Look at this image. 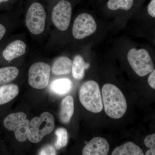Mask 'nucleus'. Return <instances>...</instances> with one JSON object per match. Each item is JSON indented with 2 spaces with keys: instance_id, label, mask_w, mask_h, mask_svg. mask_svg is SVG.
<instances>
[{
  "instance_id": "f257e3e1",
  "label": "nucleus",
  "mask_w": 155,
  "mask_h": 155,
  "mask_svg": "<svg viewBox=\"0 0 155 155\" xmlns=\"http://www.w3.org/2000/svg\"><path fill=\"white\" fill-rule=\"evenodd\" d=\"M104 110L107 116L114 119H119L127 111L126 99L122 91L115 85L106 84L102 89Z\"/></svg>"
},
{
  "instance_id": "f03ea898",
  "label": "nucleus",
  "mask_w": 155,
  "mask_h": 155,
  "mask_svg": "<svg viewBox=\"0 0 155 155\" xmlns=\"http://www.w3.org/2000/svg\"><path fill=\"white\" fill-rule=\"evenodd\" d=\"M79 97L82 105L90 112L99 113L102 110L103 104L99 86L94 81H88L81 85Z\"/></svg>"
},
{
  "instance_id": "7ed1b4c3",
  "label": "nucleus",
  "mask_w": 155,
  "mask_h": 155,
  "mask_svg": "<svg viewBox=\"0 0 155 155\" xmlns=\"http://www.w3.org/2000/svg\"><path fill=\"white\" fill-rule=\"evenodd\" d=\"M30 126L28 139L31 142L38 143L54 130V119L51 114L48 112H44L39 117H35L31 119Z\"/></svg>"
},
{
  "instance_id": "20e7f679",
  "label": "nucleus",
  "mask_w": 155,
  "mask_h": 155,
  "mask_svg": "<svg viewBox=\"0 0 155 155\" xmlns=\"http://www.w3.org/2000/svg\"><path fill=\"white\" fill-rule=\"evenodd\" d=\"M127 61L134 72L139 76L143 77L150 73L154 68L150 56L147 50L135 48L129 50Z\"/></svg>"
},
{
  "instance_id": "39448f33",
  "label": "nucleus",
  "mask_w": 155,
  "mask_h": 155,
  "mask_svg": "<svg viewBox=\"0 0 155 155\" xmlns=\"http://www.w3.org/2000/svg\"><path fill=\"white\" fill-rule=\"evenodd\" d=\"M26 118L25 113L19 112L10 114L4 121L5 127L8 130L14 131L16 138L21 142L28 139L30 122Z\"/></svg>"
},
{
  "instance_id": "423d86ee",
  "label": "nucleus",
  "mask_w": 155,
  "mask_h": 155,
  "mask_svg": "<svg viewBox=\"0 0 155 155\" xmlns=\"http://www.w3.org/2000/svg\"><path fill=\"white\" fill-rule=\"evenodd\" d=\"M46 14L44 7L40 3H34L28 8L25 24L30 32L38 35L44 31Z\"/></svg>"
},
{
  "instance_id": "0eeeda50",
  "label": "nucleus",
  "mask_w": 155,
  "mask_h": 155,
  "mask_svg": "<svg viewBox=\"0 0 155 155\" xmlns=\"http://www.w3.org/2000/svg\"><path fill=\"white\" fill-rule=\"evenodd\" d=\"M51 67L44 62H37L31 66L28 72V81L33 88L41 89L49 82Z\"/></svg>"
},
{
  "instance_id": "6e6552de",
  "label": "nucleus",
  "mask_w": 155,
  "mask_h": 155,
  "mask_svg": "<svg viewBox=\"0 0 155 155\" xmlns=\"http://www.w3.org/2000/svg\"><path fill=\"white\" fill-rule=\"evenodd\" d=\"M72 8L67 0H61L54 7L51 19L55 26L59 30L64 31L69 27L72 17Z\"/></svg>"
},
{
  "instance_id": "1a4fd4ad",
  "label": "nucleus",
  "mask_w": 155,
  "mask_h": 155,
  "mask_svg": "<svg viewBox=\"0 0 155 155\" xmlns=\"http://www.w3.org/2000/svg\"><path fill=\"white\" fill-rule=\"evenodd\" d=\"M97 25L90 14L83 13L78 15L74 21L72 35L77 39H82L91 35L97 30Z\"/></svg>"
},
{
  "instance_id": "9d476101",
  "label": "nucleus",
  "mask_w": 155,
  "mask_h": 155,
  "mask_svg": "<svg viewBox=\"0 0 155 155\" xmlns=\"http://www.w3.org/2000/svg\"><path fill=\"white\" fill-rule=\"evenodd\" d=\"M110 150V145L105 139L95 137L84 147L83 155H107Z\"/></svg>"
},
{
  "instance_id": "9b49d317",
  "label": "nucleus",
  "mask_w": 155,
  "mask_h": 155,
  "mask_svg": "<svg viewBox=\"0 0 155 155\" xmlns=\"http://www.w3.org/2000/svg\"><path fill=\"white\" fill-rule=\"evenodd\" d=\"M26 45L21 40H17L9 44L3 51V57L10 61L24 54L26 51Z\"/></svg>"
},
{
  "instance_id": "f8f14e48",
  "label": "nucleus",
  "mask_w": 155,
  "mask_h": 155,
  "mask_svg": "<svg viewBox=\"0 0 155 155\" xmlns=\"http://www.w3.org/2000/svg\"><path fill=\"white\" fill-rule=\"evenodd\" d=\"M74 111V99L71 96H67L62 100L60 112V119L62 123H69Z\"/></svg>"
},
{
  "instance_id": "ddd939ff",
  "label": "nucleus",
  "mask_w": 155,
  "mask_h": 155,
  "mask_svg": "<svg viewBox=\"0 0 155 155\" xmlns=\"http://www.w3.org/2000/svg\"><path fill=\"white\" fill-rule=\"evenodd\" d=\"M72 81L68 78H59L53 81L50 85V90L53 93L58 95H65L71 91Z\"/></svg>"
},
{
  "instance_id": "4468645a",
  "label": "nucleus",
  "mask_w": 155,
  "mask_h": 155,
  "mask_svg": "<svg viewBox=\"0 0 155 155\" xmlns=\"http://www.w3.org/2000/svg\"><path fill=\"white\" fill-rule=\"evenodd\" d=\"M72 62L66 57H60L55 61L52 72L56 75H67L72 71Z\"/></svg>"
},
{
  "instance_id": "2eb2a0df",
  "label": "nucleus",
  "mask_w": 155,
  "mask_h": 155,
  "mask_svg": "<svg viewBox=\"0 0 155 155\" xmlns=\"http://www.w3.org/2000/svg\"><path fill=\"white\" fill-rule=\"evenodd\" d=\"M19 87L11 84L0 86V105L11 101L19 94Z\"/></svg>"
},
{
  "instance_id": "dca6fc26",
  "label": "nucleus",
  "mask_w": 155,
  "mask_h": 155,
  "mask_svg": "<svg viewBox=\"0 0 155 155\" xmlns=\"http://www.w3.org/2000/svg\"><path fill=\"white\" fill-rule=\"evenodd\" d=\"M112 155H143L141 148L131 142H128L116 147Z\"/></svg>"
},
{
  "instance_id": "f3484780",
  "label": "nucleus",
  "mask_w": 155,
  "mask_h": 155,
  "mask_svg": "<svg viewBox=\"0 0 155 155\" xmlns=\"http://www.w3.org/2000/svg\"><path fill=\"white\" fill-rule=\"evenodd\" d=\"M90 67V64L84 62L81 56H75L72 65V73L73 77L75 79H81L84 75L86 69Z\"/></svg>"
},
{
  "instance_id": "a211bd4d",
  "label": "nucleus",
  "mask_w": 155,
  "mask_h": 155,
  "mask_svg": "<svg viewBox=\"0 0 155 155\" xmlns=\"http://www.w3.org/2000/svg\"><path fill=\"white\" fill-rule=\"evenodd\" d=\"M19 70L16 67H8L0 68V84L11 82L17 78Z\"/></svg>"
},
{
  "instance_id": "6ab92c4d",
  "label": "nucleus",
  "mask_w": 155,
  "mask_h": 155,
  "mask_svg": "<svg viewBox=\"0 0 155 155\" xmlns=\"http://www.w3.org/2000/svg\"><path fill=\"white\" fill-rule=\"evenodd\" d=\"M134 0H109L107 6L113 11L122 9L127 11L132 8Z\"/></svg>"
},
{
  "instance_id": "aec40b11",
  "label": "nucleus",
  "mask_w": 155,
  "mask_h": 155,
  "mask_svg": "<svg viewBox=\"0 0 155 155\" xmlns=\"http://www.w3.org/2000/svg\"><path fill=\"white\" fill-rule=\"evenodd\" d=\"M57 139L55 143V147L57 149L60 150L66 146L68 142V133L64 127L58 128L55 131Z\"/></svg>"
},
{
  "instance_id": "412c9836",
  "label": "nucleus",
  "mask_w": 155,
  "mask_h": 155,
  "mask_svg": "<svg viewBox=\"0 0 155 155\" xmlns=\"http://www.w3.org/2000/svg\"><path fill=\"white\" fill-rule=\"evenodd\" d=\"M38 155H56L55 150L52 146H45L42 148L41 150L39 152Z\"/></svg>"
},
{
  "instance_id": "4be33fe9",
  "label": "nucleus",
  "mask_w": 155,
  "mask_h": 155,
  "mask_svg": "<svg viewBox=\"0 0 155 155\" xmlns=\"http://www.w3.org/2000/svg\"><path fill=\"white\" fill-rule=\"evenodd\" d=\"M146 146L150 149H155V134L147 136L144 141Z\"/></svg>"
},
{
  "instance_id": "5701e85b",
  "label": "nucleus",
  "mask_w": 155,
  "mask_h": 155,
  "mask_svg": "<svg viewBox=\"0 0 155 155\" xmlns=\"http://www.w3.org/2000/svg\"><path fill=\"white\" fill-rule=\"evenodd\" d=\"M147 11L150 16L155 17V0H151L147 7Z\"/></svg>"
},
{
  "instance_id": "b1692460",
  "label": "nucleus",
  "mask_w": 155,
  "mask_h": 155,
  "mask_svg": "<svg viewBox=\"0 0 155 155\" xmlns=\"http://www.w3.org/2000/svg\"><path fill=\"white\" fill-rule=\"evenodd\" d=\"M150 74L148 78V82L150 86L153 88L155 89V70L154 69L150 72Z\"/></svg>"
},
{
  "instance_id": "393cba45",
  "label": "nucleus",
  "mask_w": 155,
  "mask_h": 155,
  "mask_svg": "<svg viewBox=\"0 0 155 155\" xmlns=\"http://www.w3.org/2000/svg\"><path fill=\"white\" fill-rule=\"evenodd\" d=\"M6 29L4 25L0 23V40L4 37L5 34Z\"/></svg>"
},
{
  "instance_id": "a878e982",
  "label": "nucleus",
  "mask_w": 155,
  "mask_h": 155,
  "mask_svg": "<svg viewBox=\"0 0 155 155\" xmlns=\"http://www.w3.org/2000/svg\"><path fill=\"white\" fill-rule=\"evenodd\" d=\"M146 155H155V149H150L147 151L145 154Z\"/></svg>"
},
{
  "instance_id": "bb28decb",
  "label": "nucleus",
  "mask_w": 155,
  "mask_h": 155,
  "mask_svg": "<svg viewBox=\"0 0 155 155\" xmlns=\"http://www.w3.org/2000/svg\"><path fill=\"white\" fill-rule=\"evenodd\" d=\"M8 1L9 0H0V4H1V3L5 2H8Z\"/></svg>"
}]
</instances>
